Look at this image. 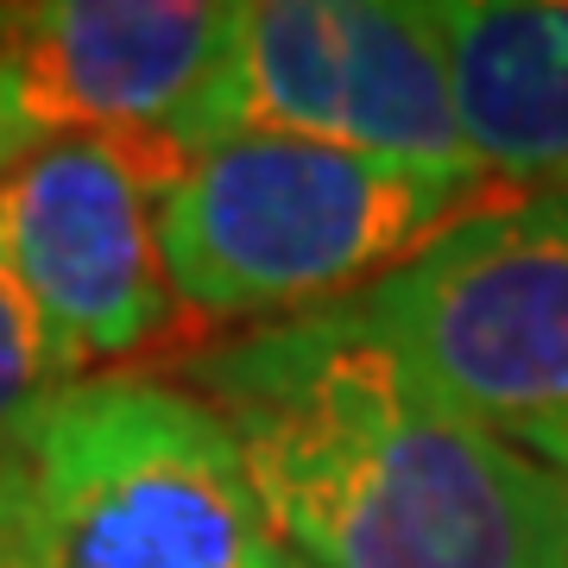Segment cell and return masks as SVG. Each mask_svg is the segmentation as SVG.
<instances>
[{
  "mask_svg": "<svg viewBox=\"0 0 568 568\" xmlns=\"http://www.w3.org/2000/svg\"><path fill=\"white\" fill-rule=\"evenodd\" d=\"M0 568H7V556H0Z\"/></svg>",
  "mask_w": 568,
  "mask_h": 568,
  "instance_id": "7c38bea8",
  "label": "cell"
},
{
  "mask_svg": "<svg viewBox=\"0 0 568 568\" xmlns=\"http://www.w3.org/2000/svg\"><path fill=\"white\" fill-rule=\"evenodd\" d=\"M77 386L58 361V342L44 328L39 304L26 297V284L13 278V265L0 253V474L26 455L32 429L44 424V410Z\"/></svg>",
  "mask_w": 568,
  "mask_h": 568,
  "instance_id": "9c48e42d",
  "label": "cell"
},
{
  "mask_svg": "<svg viewBox=\"0 0 568 568\" xmlns=\"http://www.w3.org/2000/svg\"><path fill=\"white\" fill-rule=\"evenodd\" d=\"M474 171L506 196L568 190V0H429Z\"/></svg>",
  "mask_w": 568,
  "mask_h": 568,
  "instance_id": "ba28073f",
  "label": "cell"
},
{
  "mask_svg": "<svg viewBox=\"0 0 568 568\" xmlns=\"http://www.w3.org/2000/svg\"><path fill=\"white\" fill-rule=\"evenodd\" d=\"M487 196L480 178H436L297 140H215L159 196V246L196 328H265L354 304Z\"/></svg>",
  "mask_w": 568,
  "mask_h": 568,
  "instance_id": "3957f363",
  "label": "cell"
},
{
  "mask_svg": "<svg viewBox=\"0 0 568 568\" xmlns=\"http://www.w3.org/2000/svg\"><path fill=\"white\" fill-rule=\"evenodd\" d=\"M518 443L530 448V455H544L556 474H568V424H549V429H530V436H518Z\"/></svg>",
  "mask_w": 568,
  "mask_h": 568,
  "instance_id": "8fae6325",
  "label": "cell"
},
{
  "mask_svg": "<svg viewBox=\"0 0 568 568\" xmlns=\"http://www.w3.org/2000/svg\"><path fill=\"white\" fill-rule=\"evenodd\" d=\"M215 140H297L480 178L455 126L429 0H241L190 152Z\"/></svg>",
  "mask_w": 568,
  "mask_h": 568,
  "instance_id": "277c9868",
  "label": "cell"
},
{
  "mask_svg": "<svg viewBox=\"0 0 568 568\" xmlns=\"http://www.w3.org/2000/svg\"><path fill=\"white\" fill-rule=\"evenodd\" d=\"M7 568H310L227 424L164 373L77 379L0 474Z\"/></svg>",
  "mask_w": 568,
  "mask_h": 568,
  "instance_id": "7a4b0ae2",
  "label": "cell"
},
{
  "mask_svg": "<svg viewBox=\"0 0 568 568\" xmlns=\"http://www.w3.org/2000/svg\"><path fill=\"white\" fill-rule=\"evenodd\" d=\"M222 0H26L0 7V82L32 140H114L190 159L222 77Z\"/></svg>",
  "mask_w": 568,
  "mask_h": 568,
  "instance_id": "52a82bcc",
  "label": "cell"
},
{
  "mask_svg": "<svg viewBox=\"0 0 568 568\" xmlns=\"http://www.w3.org/2000/svg\"><path fill=\"white\" fill-rule=\"evenodd\" d=\"M183 159L114 140H39L0 178V253L39 304L70 379L145 373L190 323L159 246Z\"/></svg>",
  "mask_w": 568,
  "mask_h": 568,
  "instance_id": "8992f818",
  "label": "cell"
},
{
  "mask_svg": "<svg viewBox=\"0 0 568 568\" xmlns=\"http://www.w3.org/2000/svg\"><path fill=\"white\" fill-rule=\"evenodd\" d=\"M354 304L474 424H568V190L487 196Z\"/></svg>",
  "mask_w": 568,
  "mask_h": 568,
  "instance_id": "5b68a950",
  "label": "cell"
},
{
  "mask_svg": "<svg viewBox=\"0 0 568 568\" xmlns=\"http://www.w3.org/2000/svg\"><path fill=\"white\" fill-rule=\"evenodd\" d=\"M178 386L310 568H568V474L429 392L361 304L215 335Z\"/></svg>",
  "mask_w": 568,
  "mask_h": 568,
  "instance_id": "6da1fadb",
  "label": "cell"
},
{
  "mask_svg": "<svg viewBox=\"0 0 568 568\" xmlns=\"http://www.w3.org/2000/svg\"><path fill=\"white\" fill-rule=\"evenodd\" d=\"M32 133H26V121H20V108H13V95H7V82H0V178L13 171V164L32 152Z\"/></svg>",
  "mask_w": 568,
  "mask_h": 568,
  "instance_id": "30bf717a",
  "label": "cell"
}]
</instances>
